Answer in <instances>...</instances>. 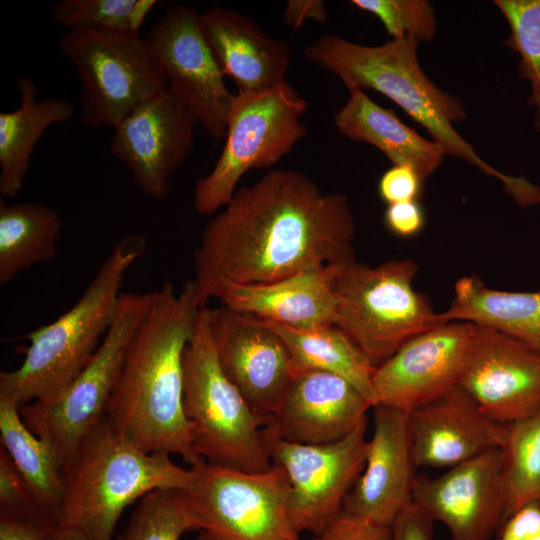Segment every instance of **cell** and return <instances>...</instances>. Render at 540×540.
Returning <instances> with one entry per match:
<instances>
[{
	"instance_id": "obj_1",
	"label": "cell",
	"mask_w": 540,
	"mask_h": 540,
	"mask_svg": "<svg viewBox=\"0 0 540 540\" xmlns=\"http://www.w3.org/2000/svg\"><path fill=\"white\" fill-rule=\"evenodd\" d=\"M348 198L305 174L273 170L236 190L203 228L190 281L198 308L221 281L268 284L355 259Z\"/></svg>"
},
{
	"instance_id": "obj_2",
	"label": "cell",
	"mask_w": 540,
	"mask_h": 540,
	"mask_svg": "<svg viewBox=\"0 0 540 540\" xmlns=\"http://www.w3.org/2000/svg\"><path fill=\"white\" fill-rule=\"evenodd\" d=\"M200 308L190 281L177 292L170 282L154 292L137 328L106 417L130 442L148 453L176 454L193 466L191 424L183 406V353Z\"/></svg>"
},
{
	"instance_id": "obj_3",
	"label": "cell",
	"mask_w": 540,
	"mask_h": 540,
	"mask_svg": "<svg viewBox=\"0 0 540 540\" xmlns=\"http://www.w3.org/2000/svg\"><path fill=\"white\" fill-rule=\"evenodd\" d=\"M419 43L414 38H405L367 46L325 34L309 44L304 55L339 77L347 89H371L391 99L427 130L446 155L465 160L485 175L497 178L519 206L540 204L539 186L524 177L496 170L458 134L452 124L466 118L463 102L442 90L423 72L417 55Z\"/></svg>"
},
{
	"instance_id": "obj_4",
	"label": "cell",
	"mask_w": 540,
	"mask_h": 540,
	"mask_svg": "<svg viewBox=\"0 0 540 540\" xmlns=\"http://www.w3.org/2000/svg\"><path fill=\"white\" fill-rule=\"evenodd\" d=\"M147 241L130 234L117 241L77 302L50 324L26 335L22 364L0 373V398L19 407L55 399L91 360L112 326L121 287Z\"/></svg>"
},
{
	"instance_id": "obj_5",
	"label": "cell",
	"mask_w": 540,
	"mask_h": 540,
	"mask_svg": "<svg viewBox=\"0 0 540 540\" xmlns=\"http://www.w3.org/2000/svg\"><path fill=\"white\" fill-rule=\"evenodd\" d=\"M64 476L61 520L78 526L91 540H114L127 507L157 489L187 488L193 472L168 454L139 449L105 417L80 444Z\"/></svg>"
},
{
	"instance_id": "obj_6",
	"label": "cell",
	"mask_w": 540,
	"mask_h": 540,
	"mask_svg": "<svg viewBox=\"0 0 540 540\" xmlns=\"http://www.w3.org/2000/svg\"><path fill=\"white\" fill-rule=\"evenodd\" d=\"M183 406L193 449L205 462L244 472L268 470L264 423L222 369L209 321L200 308L183 353Z\"/></svg>"
},
{
	"instance_id": "obj_7",
	"label": "cell",
	"mask_w": 540,
	"mask_h": 540,
	"mask_svg": "<svg viewBox=\"0 0 540 540\" xmlns=\"http://www.w3.org/2000/svg\"><path fill=\"white\" fill-rule=\"evenodd\" d=\"M410 259L371 267L343 263L334 283L335 325L377 367L413 337L439 325L430 302L413 288Z\"/></svg>"
},
{
	"instance_id": "obj_8",
	"label": "cell",
	"mask_w": 540,
	"mask_h": 540,
	"mask_svg": "<svg viewBox=\"0 0 540 540\" xmlns=\"http://www.w3.org/2000/svg\"><path fill=\"white\" fill-rule=\"evenodd\" d=\"M307 109L305 99L287 82L235 94L223 149L212 170L194 186L196 212L210 215L222 209L244 174L269 168L290 153L306 134L301 117Z\"/></svg>"
},
{
	"instance_id": "obj_9",
	"label": "cell",
	"mask_w": 540,
	"mask_h": 540,
	"mask_svg": "<svg viewBox=\"0 0 540 540\" xmlns=\"http://www.w3.org/2000/svg\"><path fill=\"white\" fill-rule=\"evenodd\" d=\"M154 292H122L112 326L63 393L50 401L19 407L26 426L53 448L63 470L83 440L106 417L128 347L150 309Z\"/></svg>"
},
{
	"instance_id": "obj_10",
	"label": "cell",
	"mask_w": 540,
	"mask_h": 540,
	"mask_svg": "<svg viewBox=\"0 0 540 540\" xmlns=\"http://www.w3.org/2000/svg\"><path fill=\"white\" fill-rule=\"evenodd\" d=\"M59 48L79 74L80 120L86 127H116L168 89L161 64L140 35L73 28L61 36Z\"/></svg>"
},
{
	"instance_id": "obj_11",
	"label": "cell",
	"mask_w": 540,
	"mask_h": 540,
	"mask_svg": "<svg viewBox=\"0 0 540 540\" xmlns=\"http://www.w3.org/2000/svg\"><path fill=\"white\" fill-rule=\"evenodd\" d=\"M190 468L192 480L182 491L196 540H301L289 519L290 484L281 466L244 472L202 460Z\"/></svg>"
},
{
	"instance_id": "obj_12",
	"label": "cell",
	"mask_w": 540,
	"mask_h": 540,
	"mask_svg": "<svg viewBox=\"0 0 540 540\" xmlns=\"http://www.w3.org/2000/svg\"><path fill=\"white\" fill-rule=\"evenodd\" d=\"M366 431L367 422L337 442L310 445L283 440L263 428L272 464L281 466L288 477V515L299 535L321 533L342 511L365 466Z\"/></svg>"
},
{
	"instance_id": "obj_13",
	"label": "cell",
	"mask_w": 540,
	"mask_h": 540,
	"mask_svg": "<svg viewBox=\"0 0 540 540\" xmlns=\"http://www.w3.org/2000/svg\"><path fill=\"white\" fill-rule=\"evenodd\" d=\"M161 64L169 92L187 107L213 139H225L235 94L209 46L200 14L189 6L169 7L145 37Z\"/></svg>"
},
{
	"instance_id": "obj_14",
	"label": "cell",
	"mask_w": 540,
	"mask_h": 540,
	"mask_svg": "<svg viewBox=\"0 0 540 540\" xmlns=\"http://www.w3.org/2000/svg\"><path fill=\"white\" fill-rule=\"evenodd\" d=\"M477 325L448 322L407 341L376 367V405L409 412L459 386Z\"/></svg>"
},
{
	"instance_id": "obj_15",
	"label": "cell",
	"mask_w": 540,
	"mask_h": 540,
	"mask_svg": "<svg viewBox=\"0 0 540 540\" xmlns=\"http://www.w3.org/2000/svg\"><path fill=\"white\" fill-rule=\"evenodd\" d=\"M209 321L222 369L266 426L297 371L287 346L262 320L225 306L209 308Z\"/></svg>"
},
{
	"instance_id": "obj_16",
	"label": "cell",
	"mask_w": 540,
	"mask_h": 540,
	"mask_svg": "<svg viewBox=\"0 0 540 540\" xmlns=\"http://www.w3.org/2000/svg\"><path fill=\"white\" fill-rule=\"evenodd\" d=\"M413 503L433 522L445 525L453 540H494L506 521L502 448L437 477L417 475Z\"/></svg>"
},
{
	"instance_id": "obj_17",
	"label": "cell",
	"mask_w": 540,
	"mask_h": 540,
	"mask_svg": "<svg viewBox=\"0 0 540 540\" xmlns=\"http://www.w3.org/2000/svg\"><path fill=\"white\" fill-rule=\"evenodd\" d=\"M197 125L192 112L167 89L114 127L111 151L142 192L161 199L167 195L171 175L191 151Z\"/></svg>"
},
{
	"instance_id": "obj_18",
	"label": "cell",
	"mask_w": 540,
	"mask_h": 540,
	"mask_svg": "<svg viewBox=\"0 0 540 540\" xmlns=\"http://www.w3.org/2000/svg\"><path fill=\"white\" fill-rule=\"evenodd\" d=\"M459 386L490 418L510 425L540 409V354L477 325Z\"/></svg>"
},
{
	"instance_id": "obj_19",
	"label": "cell",
	"mask_w": 540,
	"mask_h": 540,
	"mask_svg": "<svg viewBox=\"0 0 540 540\" xmlns=\"http://www.w3.org/2000/svg\"><path fill=\"white\" fill-rule=\"evenodd\" d=\"M416 468H452L502 448L508 425L485 414L460 386L407 412Z\"/></svg>"
},
{
	"instance_id": "obj_20",
	"label": "cell",
	"mask_w": 540,
	"mask_h": 540,
	"mask_svg": "<svg viewBox=\"0 0 540 540\" xmlns=\"http://www.w3.org/2000/svg\"><path fill=\"white\" fill-rule=\"evenodd\" d=\"M365 466L346 495L342 511L392 526L413 502L416 478L407 413L377 404Z\"/></svg>"
},
{
	"instance_id": "obj_21",
	"label": "cell",
	"mask_w": 540,
	"mask_h": 540,
	"mask_svg": "<svg viewBox=\"0 0 540 540\" xmlns=\"http://www.w3.org/2000/svg\"><path fill=\"white\" fill-rule=\"evenodd\" d=\"M373 405L346 379L297 370L265 426L283 440L310 445L337 442L367 422Z\"/></svg>"
},
{
	"instance_id": "obj_22",
	"label": "cell",
	"mask_w": 540,
	"mask_h": 540,
	"mask_svg": "<svg viewBox=\"0 0 540 540\" xmlns=\"http://www.w3.org/2000/svg\"><path fill=\"white\" fill-rule=\"evenodd\" d=\"M342 264L268 284L243 285L224 280L214 298L231 310L296 329L335 325L334 283Z\"/></svg>"
},
{
	"instance_id": "obj_23",
	"label": "cell",
	"mask_w": 540,
	"mask_h": 540,
	"mask_svg": "<svg viewBox=\"0 0 540 540\" xmlns=\"http://www.w3.org/2000/svg\"><path fill=\"white\" fill-rule=\"evenodd\" d=\"M200 23L224 76L233 79L238 93L286 83L287 46L268 36L247 16L214 6L200 14Z\"/></svg>"
},
{
	"instance_id": "obj_24",
	"label": "cell",
	"mask_w": 540,
	"mask_h": 540,
	"mask_svg": "<svg viewBox=\"0 0 540 540\" xmlns=\"http://www.w3.org/2000/svg\"><path fill=\"white\" fill-rule=\"evenodd\" d=\"M349 98L334 116L340 133L379 149L393 165L412 167L424 181L442 164L443 148L420 136L391 110L375 103L359 88H349Z\"/></svg>"
},
{
	"instance_id": "obj_25",
	"label": "cell",
	"mask_w": 540,
	"mask_h": 540,
	"mask_svg": "<svg viewBox=\"0 0 540 540\" xmlns=\"http://www.w3.org/2000/svg\"><path fill=\"white\" fill-rule=\"evenodd\" d=\"M437 323L467 322L492 328L540 354V290L514 292L487 287L475 276L454 286L449 308L437 313Z\"/></svg>"
},
{
	"instance_id": "obj_26",
	"label": "cell",
	"mask_w": 540,
	"mask_h": 540,
	"mask_svg": "<svg viewBox=\"0 0 540 540\" xmlns=\"http://www.w3.org/2000/svg\"><path fill=\"white\" fill-rule=\"evenodd\" d=\"M20 105L0 113V193L16 197L23 188L32 152L48 127L70 121L74 105L59 98H37L36 84L27 76L17 78Z\"/></svg>"
},
{
	"instance_id": "obj_27",
	"label": "cell",
	"mask_w": 540,
	"mask_h": 540,
	"mask_svg": "<svg viewBox=\"0 0 540 540\" xmlns=\"http://www.w3.org/2000/svg\"><path fill=\"white\" fill-rule=\"evenodd\" d=\"M262 321L282 338L297 370L336 374L354 385L373 407L376 405L373 386L376 367L336 325L296 329Z\"/></svg>"
},
{
	"instance_id": "obj_28",
	"label": "cell",
	"mask_w": 540,
	"mask_h": 540,
	"mask_svg": "<svg viewBox=\"0 0 540 540\" xmlns=\"http://www.w3.org/2000/svg\"><path fill=\"white\" fill-rule=\"evenodd\" d=\"M1 446L29 486L41 510L61 520L65 499L63 466L53 448L21 418L19 406L0 398Z\"/></svg>"
},
{
	"instance_id": "obj_29",
	"label": "cell",
	"mask_w": 540,
	"mask_h": 540,
	"mask_svg": "<svg viewBox=\"0 0 540 540\" xmlns=\"http://www.w3.org/2000/svg\"><path fill=\"white\" fill-rule=\"evenodd\" d=\"M62 230L59 214L38 202L8 204L0 199V284L52 259Z\"/></svg>"
},
{
	"instance_id": "obj_30",
	"label": "cell",
	"mask_w": 540,
	"mask_h": 540,
	"mask_svg": "<svg viewBox=\"0 0 540 540\" xmlns=\"http://www.w3.org/2000/svg\"><path fill=\"white\" fill-rule=\"evenodd\" d=\"M502 484L506 520L522 506L540 501V409L508 425Z\"/></svg>"
},
{
	"instance_id": "obj_31",
	"label": "cell",
	"mask_w": 540,
	"mask_h": 540,
	"mask_svg": "<svg viewBox=\"0 0 540 540\" xmlns=\"http://www.w3.org/2000/svg\"><path fill=\"white\" fill-rule=\"evenodd\" d=\"M155 0H60L51 9V22L65 27L90 28L140 35Z\"/></svg>"
},
{
	"instance_id": "obj_32",
	"label": "cell",
	"mask_w": 540,
	"mask_h": 540,
	"mask_svg": "<svg viewBox=\"0 0 540 540\" xmlns=\"http://www.w3.org/2000/svg\"><path fill=\"white\" fill-rule=\"evenodd\" d=\"M197 530L182 490L157 489L138 501L126 528L116 540H180Z\"/></svg>"
},
{
	"instance_id": "obj_33",
	"label": "cell",
	"mask_w": 540,
	"mask_h": 540,
	"mask_svg": "<svg viewBox=\"0 0 540 540\" xmlns=\"http://www.w3.org/2000/svg\"><path fill=\"white\" fill-rule=\"evenodd\" d=\"M510 27L505 44L519 57L520 77L530 83L528 105L534 128L540 132V0H495Z\"/></svg>"
},
{
	"instance_id": "obj_34",
	"label": "cell",
	"mask_w": 540,
	"mask_h": 540,
	"mask_svg": "<svg viewBox=\"0 0 540 540\" xmlns=\"http://www.w3.org/2000/svg\"><path fill=\"white\" fill-rule=\"evenodd\" d=\"M357 8L376 16L392 39L433 40L437 19L426 0H352Z\"/></svg>"
},
{
	"instance_id": "obj_35",
	"label": "cell",
	"mask_w": 540,
	"mask_h": 540,
	"mask_svg": "<svg viewBox=\"0 0 540 540\" xmlns=\"http://www.w3.org/2000/svg\"><path fill=\"white\" fill-rule=\"evenodd\" d=\"M59 521L39 508L0 509V540H53Z\"/></svg>"
},
{
	"instance_id": "obj_36",
	"label": "cell",
	"mask_w": 540,
	"mask_h": 540,
	"mask_svg": "<svg viewBox=\"0 0 540 540\" xmlns=\"http://www.w3.org/2000/svg\"><path fill=\"white\" fill-rule=\"evenodd\" d=\"M311 540H392V526L341 511Z\"/></svg>"
},
{
	"instance_id": "obj_37",
	"label": "cell",
	"mask_w": 540,
	"mask_h": 540,
	"mask_svg": "<svg viewBox=\"0 0 540 540\" xmlns=\"http://www.w3.org/2000/svg\"><path fill=\"white\" fill-rule=\"evenodd\" d=\"M39 508L26 481L6 450L0 447V509ZM43 511V510H42Z\"/></svg>"
},
{
	"instance_id": "obj_38",
	"label": "cell",
	"mask_w": 540,
	"mask_h": 540,
	"mask_svg": "<svg viewBox=\"0 0 540 540\" xmlns=\"http://www.w3.org/2000/svg\"><path fill=\"white\" fill-rule=\"evenodd\" d=\"M422 178L410 166L393 165L379 180V195L386 203L416 201L422 189Z\"/></svg>"
},
{
	"instance_id": "obj_39",
	"label": "cell",
	"mask_w": 540,
	"mask_h": 540,
	"mask_svg": "<svg viewBox=\"0 0 540 540\" xmlns=\"http://www.w3.org/2000/svg\"><path fill=\"white\" fill-rule=\"evenodd\" d=\"M388 229L402 238H410L419 234L425 224V214L416 201L389 204L384 214Z\"/></svg>"
},
{
	"instance_id": "obj_40",
	"label": "cell",
	"mask_w": 540,
	"mask_h": 540,
	"mask_svg": "<svg viewBox=\"0 0 540 540\" xmlns=\"http://www.w3.org/2000/svg\"><path fill=\"white\" fill-rule=\"evenodd\" d=\"M540 532V501L516 510L502 525L494 540H530Z\"/></svg>"
},
{
	"instance_id": "obj_41",
	"label": "cell",
	"mask_w": 540,
	"mask_h": 540,
	"mask_svg": "<svg viewBox=\"0 0 540 540\" xmlns=\"http://www.w3.org/2000/svg\"><path fill=\"white\" fill-rule=\"evenodd\" d=\"M433 523L412 502L392 525V540H433Z\"/></svg>"
},
{
	"instance_id": "obj_42",
	"label": "cell",
	"mask_w": 540,
	"mask_h": 540,
	"mask_svg": "<svg viewBox=\"0 0 540 540\" xmlns=\"http://www.w3.org/2000/svg\"><path fill=\"white\" fill-rule=\"evenodd\" d=\"M283 20L292 29H299L306 21L325 22L327 10L321 0H290L283 12Z\"/></svg>"
},
{
	"instance_id": "obj_43",
	"label": "cell",
	"mask_w": 540,
	"mask_h": 540,
	"mask_svg": "<svg viewBox=\"0 0 540 540\" xmlns=\"http://www.w3.org/2000/svg\"><path fill=\"white\" fill-rule=\"evenodd\" d=\"M53 540H91L78 526L60 520L56 526Z\"/></svg>"
},
{
	"instance_id": "obj_44",
	"label": "cell",
	"mask_w": 540,
	"mask_h": 540,
	"mask_svg": "<svg viewBox=\"0 0 540 540\" xmlns=\"http://www.w3.org/2000/svg\"><path fill=\"white\" fill-rule=\"evenodd\" d=\"M530 540H540V532H538L534 537H532Z\"/></svg>"
}]
</instances>
